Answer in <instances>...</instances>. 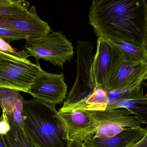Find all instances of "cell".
I'll return each mask as SVG.
<instances>
[{
	"label": "cell",
	"mask_w": 147,
	"mask_h": 147,
	"mask_svg": "<svg viewBox=\"0 0 147 147\" xmlns=\"http://www.w3.org/2000/svg\"><path fill=\"white\" fill-rule=\"evenodd\" d=\"M144 84H145V86L147 87V79L144 82Z\"/></svg>",
	"instance_id": "cell-32"
},
{
	"label": "cell",
	"mask_w": 147,
	"mask_h": 147,
	"mask_svg": "<svg viewBox=\"0 0 147 147\" xmlns=\"http://www.w3.org/2000/svg\"><path fill=\"white\" fill-rule=\"evenodd\" d=\"M29 57L28 53L25 50L18 51L16 53L12 54L6 53L0 51V60H12L17 62H23L28 60L27 58Z\"/></svg>",
	"instance_id": "cell-20"
},
{
	"label": "cell",
	"mask_w": 147,
	"mask_h": 147,
	"mask_svg": "<svg viewBox=\"0 0 147 147\" xmlns=\"http://www.w3.org/2000/svg\"><path fill=\"white\" fill-rule=\"evenodd\" d=\"M28 140H29V141H30V143H31V145H32V147H40V146H38V145H37V144H36V143H34V142H33L32 141L30 140H29V139H28Z\"/></svg>",
	"instance_id": "cell-31"
},
{
	"label": "cell",
	"mask_w": 147,
	"mask_h": 147,
	"mask_svg": "<svg viewBox=\"0 0 147 147\" xmlns=\"http://www.w3.org/2000/svg\"><path fill=\"white\" fill-rule=\"evenodd\" d=\"M0 28L22 34L26 37V40L38 38L52 32L48 23L39 17L34 6L22 16H0Z\"/></svg>",
	"instance_id": "cell-10"
},
{
	"label": "cell",
	"mask_w": 147,
	"mask_h": 147,
	"mask_svg": "<svg viewBox=\"0 0 147 147\" xmlns=\"http://www.w3.org/2000/svg\"><path fill=\"white\" fill-rule=\"evenodd\" d=\"M42 69L39 64L0 60V87L28 93L34 80Z\"/></svg>",
	"instance_id": "cell-6"
},
{
	"label": "cell",
	"mask_w": 147,
	"mask_h": 147,
	"mask_svg": "<svg viewBox=\"0 0 147 147\" xmlns=\"http://www.w3.org/2000/svg\"><path fill=\"white\" fill-rule=\"evenodd\" d=\"M105 1H106V0H92V4H99V3H101L102 2Z\"/></svg>",
	"instance_id": "cell-30"
},
{
	"label": "cell",
	"mask_w": 147,
	"mask_h": 147,
	"mask_svg": "<svg viewBox=\"0 0 147 147\" xmlns=\"http://www.w3.org/2000/svg\"><path fill=\"white\" fill-rule=\"evenodd\" d=\"M0 117V134L2 136L7 135L11 130V127L7 114L4 109Z\"/></svg>",
	"instance_id": "cell-22"
},
{
	"label": "cell",
	"mask_w": 147,
	"mask_h": 147,
	"mask_svg": "<svg viewBox=\"0 0 147 147\" xmlns=\"http://www.w3.org/2000/svg\"><path fill=\"white\" fill-rule=\"evenodd\" d=\"M11 1L14 4H20V3H24L27 2L25 0H11Z\"/></svg>",
	"instance_id": "cell-29"
},
{
	"label": "cell",
	"mask_w": 147,
	"mask_h": 147,
	"mask_svg": "<svg viewBox=\"0 0 147 147\" xmlns=\"http://www.w3.org/2000/svg\"><path fill=\"white\" fill-rule=\"evenodd\" d=\"M109 102L106 91L102 88H97L91 96L65 111L105 110L107 109Z\"/></svg>",
	"instance_id": "cell-16"
},
{
	"label": "cell",
	"mask_w": 147,
	"mask_h": 147,
	"mask_svg": "<svg viewBox=\"0 0 147 147\" xmlns=\"http://www.w3.org/2000/svg\"><path fill=\"white\" fill-rule=\"evenodd\" d=\"M19 92L0 87V107L5 110L8 119L13 120L23 131L22 100L24 98Z\"/></svg>",
	"instance_id": "cell-13"
},
{
	"label": "cell",
	"mask_w": 147,
	"mask_h": 147,
	"mask_svg": "<svg viewBox=\"0 0 147 147\" xmlns=\"http://www.w3.org/2000/svg\"><path fill=\"white\" fill-rule=\"evenodd\" d=\"M98 124L94 138L113 137L127 128L140 127L143 122L138 117L125 109L92 111Z\"/></svg>",
	"instance_id": "cell-8"
},
{
	"label": "cell",
	"mask_w": 147,
	"mask_h": 147,
	"mask_svg": "<svg viewBox=\"0 0 147 147\" xmlns=\"http://www.w3.org/2000/svg\"><path fill=\"white\" fill-rule=\"evenodd\" d=\"M23 131L40 147H66L56 107L35 98L22 100Z\"/></svg>",
	"instance_id": "cell-2"
},
{
	"label": "cell",
	"mask_w": 147,
	"mask_h": 147,
	"mask_svg": "<svg viewBox=\"0 0 147 147\" xmlns=\"http://www.w3.org/2000/svg\"><path fill=\"white\" fill-rule=\"evenodd\" d=\"M123 61L114 45L106 40L98 38L96 51L91 68V77L96 88L107 91L110 80Z\"/></svg>",
	"instance_id": "cell-5"
},
{
	"label": "cell",
	"mask_w": 147,
	"mask_h": 147,
	"mask_svg": "<svg viewBox=\"0 0 147 147\" xmlns=\"http://www.w3.org/2000/svg\"><path fill=\"white\" fill-rule=\"evenodd\" d=\"M146 50H147V40Z\"/></svg>",
	"instance_id": "cell-33"
},
{
	"label": "cell",
	"mask_w": 147,
	"mask_h": 147,
	"mask_svg": "<svg viewBox=\"0 0 147 147\" xmlns=\"http://www.w3.org/2000/svg\"><path fill=\"white\" fill-rule=\"evenodd\" d=\"M0 147H8L6 144L3 136L0 134Z\"/></svg>",
	"instance_id": "cell-28"
},
{
	"label": "cell",
	"mask_w": 147,
	"mask_h": 147,
	"mask_svg": "<svg viewBox=\"0 0 147 147\" xmlns=\"http://www.w3.org/2000/svg\"><path fill=\"white\" fill-rule=\"evenodd\" d=\"M132 147H147V132L142 139Z\"/></svg>",
	"instance_id": "cell-26"
},
{
	"label": "cell",
	"mask_w": 147,
	"mask_h": 147,
	"mask_svg": "<svg viewBox=\"0 0 147 147\" xmlns=\"http://www.w3.org/2000/svg\"><path fill=\"white\" fill-rule=\"evenodd\" d=\"M146 3L147 5V0H146Z\"/></svg>",
	"instance_id": "cell-34"
},
{
	"label": "cell",
	"mask_w": 147,
	"mask_h": 147,
	"mask_svg": "<svg viewBox=\"0 0 147 147\" xmlns=\"http://www.w3.org/2000/svg\"><path fill=\"white\" fill-rule=\"evenodd\" d=\"M0 51L9 54L16 53L18 51L17 49L12 47L9 43L1 38H0Z\"/></svg>",
	"instance_id": "cell-24"
},
{
	"label": "cell",
	"mask_w": 147,
	"mask_h": 147,
	"mask_svg": "<svg viewBox=\"0 0 147 147\" xmlns=\"http://www.w3.org/2000/svg\"><path fill=\"white\" fill-rule=\"evenodd\" d=\"M146 0H106L91 4L89 23L98 38L146 48Z\"/></svg>",
	"instance_id": "cell-1"
},
{
	"label": "cell",
	"mask_w": 147,
	"mask_h": 147,
	"mask_svg": "<svg viewBox=\"0 0 147 147\" xmlns=\"http://www.w3.org/2000/svg\"><path fill=\"white\" fill-rule=\"evenodd\" d=\"M13 4L11 0H0V6H9Z\"/></svg>",
	"instance_id": "cell-27"
},
{
	"label": "cell",
	"mask_w": 147,
	"mask_h": 147,
	"mask_svg": "<svg viewBox=\"0 0 147 147\" xmlns=\"http://www.w3.org/2000/svg\"><path fill=\"white\" fill-rule=\"evenodd\" d=\"M93 47L92 43L79 40L77 43V75L75 82L59 112L67 111L91 96L96 88L92 80L91 68Z\"/></svg>",
	"instance_id": "cell-4"
},
{
	"label": "cell",
	"mask_w": 147,
	"mask_h": 147,
	"mask_svg": "<svg viewBox=\"0 0 147 147\" xmlns=\"http://www.w3.org/2000/svg\"><path fill=\"white\" fill-rule=\"evenodd\" d=\"M146 74L147 62L131 63L123 61L110 80L107 91L134 84Z\"/></svg>",
	"instance_id": "cell-12"
},
{
	"label": "cell",
	"mask_w": 147,
	"mask_h": 147,
	"mask_svg": "<svg viewBox=\"0 0 147 147\" xmlns=\"http://www.w3.org/2000/svg\"><path fill=\"white\" fill-rule=\"evenodd\" d=\"M29 2L14 4L9 6H0V16H22L28 13Z\"/></svg>",
	"instance_id": "cell-18"
},
{
	"label": "cell",
	"mask_w": 147,
	"mask_h": 147,
	"mask_svg": "<svg viewBox=\"0 0 147 147\" xmlns=\"http://www.w3.org/2000/svg\"><path fill=\"white\" fill-rule=\"evenodd\" d=\"M59 121L65 140L84 142L93 137L97 130L98 124L92 111H58Z\"/></svg>",
	"instance_id": "cell-7"
},
{
	"label": "cell",
	"mask_w": 147,
	"mask_h": 147,
	"mask_svg": "<svg viewBox=\"0 0 147 147\" xmlns=\"http://www.w3.org/2000/svg\"><path fill=\"white\" fill-rule=\"evenodd\" d=\"M0 38L9 43L11 41L27 39L26 36L15 31L0 28Z\"/></svg>",
	"instance_id": "cell-21"
},
{
	"label": "cell",
	"mask_w": 147,
	"mask_h": 147,
	"mask_svg": "<svg viewBox=\"0 0 147 147\" xmlns=\"http://www.w3.org/2000/svg\"><path fill=\"white\" fill-rule=\"evenodd\" d=\"M6 144L8 147H22L12 131L10 130L7 135L3 136Z\"/></svg>",
	"instance_id": "cell-23"
},
{
	"label": "cell",
	"mask_w": 147,
	"mask_h": 147,
	"mask_svg": "<svg viewBox=\"0 0 147 147\" xmlns=\"http://www.w3.org/2000/svg\"><path fill=\"white\" fill-rule=\"evenodd\" d=\"M25 48L29 57L35 58L36 63L39 64L42 59L62 68L74 55L72 43L60 31H52L40 38L27 40Z\"/></svg>",
	"instance_id": "cell-3"
},
{
	"label": "cell",
	"mask_w": 147,
	"mask_h": 147,
	"mask_svg": "<svg viewBox=\"0 0 147 147\" xmlns=\"http://www.w3.org/2000/svg\"><path fill=\"white\" fill-rule=\"evenodd\" d=\"M64 74L48 73L43 70L35 78L28 93L35 99L56 107L66 98L68 87Z\"/></svg>",
	"instance_id": "cell-9"
},
{
	"label": "cell",
	"mask_w": 147,
	"mask_h": 147,
	"mask_svg": "<svg viewBox=\"0 0 147 147\" xmlns=\"http://www.w3.org/2000/svg\"><path fill=\"white\" fill-rule=\"evenodd\" d=\"M147 79V74L134 84L120 89L110 90L107 91L109 102L121 100L130 96L142 87V85Z\"/></svg>",
	"instance_id": "cell-17"
},
{
	"label": "cell",
	"mask_w": 147,
	"mask_h": 147,
	"mask_svg": "<svg viewBox=\"0 0 147 147\" xmlns=\"http://www.w3.org/2000/svg\"><path fill=\"white\" fill-rule=\"evenodd\" d=\"M119 109L129 110L147 124V96L144 95L142 87L127 98L109 102L108 109Z\"/></svg>",
	"instance_id": "cell-14"
},
{
	"label": "cell",
	"mask_w": 147,
	"mask_h": 147,
	"mask_svg": "<svg viewBox=\"0 0 147 147\" xmlns=\"http://www.w3.org/2000/svg\"><path fill=\"white\" fill-rule=\"evenodd\" d=\"M147 127L127 128L113 137L107 138L92 137L84 142L87 147H132L146 134Z\"/></svg>",
	"instance_id": "cell-11"
},
{
	"label": "cell",
	"mask_w": 147,
	"mask_h": 147,
	"mask_svg": "<svg viewBox=\"0 0 147 147\" xmlns=\"http://www.w3.org/2000/svg\"><path fill=\"white\" fill-rule=\"evenodd\" d=\"M66 147H87L84 142L74 141H67Z\"/></svg>",
	"instance_id": "cell-25"
},
{
	"label": "cell",
	"mask_w": 147,
	"mask_h": 147,
	"mask_svg": "<svg viewBox=\"0 0 147 147\" xmlns=\"http://www.w3.org/2000/svg\"><path fill=\"white\" fill-rule=\"evenodd\" d=\"M107 40L117 49L124 62L131 63L147 62V51L145 47L124 41Z\"/></svg>",
	"instance_id": "cell-15"
},
{
	"label": "cell",
	"mask_w": 147,
	"mask_h": 147,
	"mask_svg": "<svg viewBox=\"0 0 147 147\" xmlns=\"http://www.w3.org/2000/svg\"><path fill=\"white\" fill-rule=\"evenodd\" d=\"M11 131L22 147H32L24 131L13 120L8 119Z\"/></svg>",
	"instance_id": "cell-19"
}]
</instances>
